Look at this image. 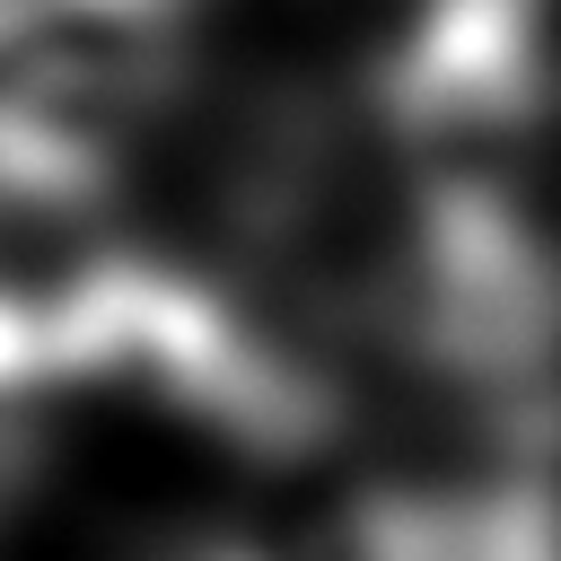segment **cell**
I'll return each instance as SVG.
<instances>
[{
    "instance_id": "obj_1",
    "label": "cell",
    "mask_w": 561,
    "mask_h": 561,
    "mask_svg": "<svg viewBox=\"0 0 561 561\" xmlns=\"http://www.w3.org/2000/svg\"><path fill=\"white\" fill-rule=\"evenodd\" d=\"M202 0H0V202L105 193L184 79Z\"/></svg>"
},
{
    "instance_id": "obj_3",
    "label": "cell",
    "mask_w": 561,
    "mask_h": 561,
    "mask_svg": "<svg viewBox=\"0 0 561 561\" xmlns=\"http://www.w3.org/2000/svg\"><path fill=\"white\" fill-rule=\"evenodd\" d=\"M508 9H517V0H508Z\"/></svg>"
},
{
    "instance_id": "obj_2",
    "label": "cell",
    "mask_w": 561,
    "mask_h": 561,
    "mask_svg": "<svg viewBox=\"0 0 561 561\" xmlns=\"http://www.w3.org/2000/svg\"><path fill=\"white\" fill-rule=\"evenodd\" d=\"M26 447H35V403H18V394H0V508H9V491H18V473H26Z\"/></svg>"
}]
</instances>
